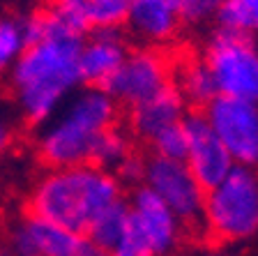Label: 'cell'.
Wrapping results in <instances>:
<instances>
[{
    "instance_id": "1",
    "label": "cell",
    "mask_w": 258,
    "mask_h": 256,
    "mask_svg": "<svg viewBox=\"0 0 258 256\" xmlns=\"http://www.w3.org/2000/svg\"><path fill=\"white\" fill-rule=\"evenodd\" d=\"M42 12V37L26 48L7 74L12 97L28 125L42 127L62 109L76 85H81L79 54L86 35Z\"/></svg>"
},
{
    "instance_id": "2",
    "label": "cell",
    "mask_w": 258,
    "mask_h": 256,
    "mask_svg": "<svg viewBox=\"0 0 258 256\" xmlns=\"http://www.w3.org/2000/svg\"><path fill=\"white\" fill-rule=\"evenodd\" d=\"M122 201L115 173L92 164L46 169L28 196V213L86 235L88 226L108 206Z\"/></svg>"
},
{
    "instance_id": "3",
    "label": "cell",
    "mask_w": 258,
    "mask_h": 256,
    "mask_svg": "<svg viewBox=\"0 0 258 256\" xmlns=\"http://www.w3.org/2000/svg\"><path fill=\"white\" fill-rule=\"evenodd\" d=\"M120 104L104 88H83L39 127L37 157L46 169L88 164L95 139L115 127Z\"/></svg>"
},
{
    "instance_id": "4",
    "label": "cell",
    "mask_w": 258,
    "mask_h": 256,
    "mask_svg": "<svg viewBox=\"0 0 258 256\" xmlns=\"http://www.w3.org/2000/svg\"><path fill=\"white\" fill-rule=\"evenodd\" d=\"M203 229L221 242L247 240L258 231V176L235 166L205 194Z\"/></svg>"
},
{
    "instance_id": "5",
    "label": "cell",
    "mask_w": 258,
    "mask_h": 256,
    "mask_svg": "<svg viewBox=\"0 0 258 256\" xmlns=\"http://www.w3.org/2000/svg\"><path fill=\"white\" fill-rule=\"evenodd\" d=\"M221 97L258 101V44L253 35H237L217 28L203 54Z\"/></svg>"
},
{
    "instance_id": "6",
    "label": "cell",
    "mask_w": 258,
    "mask_h": 256,
    "mask_svg": "<svg viewBox=\"0 0 258 256\" xmlns=\"http://www.w3.org/2000/svg\"><path fill=\"white\" fill-rule=\"evenodd\" d=\"M210 127L215 129L235 166H258V101L215 97L203 109Z\"/></svg>"
},
{
    "instance_id": "7",
    "label": "cell",
    "mask_w": 258,
    "mask_h": 256,
    "mask_svg": "<svg viewBox=\"0 0 258 256\" xmlns=\"http://www.w3.org/2000/svg\"><path fill=\"white\" fill-rule=\"evenodd\" d=\"M143 185L166 203L182 226L203 224L205 194L208 192L199 185V180L194 178V173L184 162L152 155L150 160H145Z\"/></svg>"
},
{
    "instance_id": "8",
    "label": "cell",
    "mask_w": 258,
    "mask_h": 256,
    "mask_svg": "<svg viewBox=\"0 0 258 256\" xmlns=\"http://www.w3.org/2000/svg\"><path fill=\"white\" fill-rule=\"evenodd\" d=\"M173 83V70L166 54L155 46H141L129 51L120 70L111 76L104 90L120 107L134 109Z\"/></svg>"
},
{
    "instance_id": "9",
    "label": "cell",
    "mask_w": 258,
    "mask_h": 256,
    "mask_svg": "<svg viewBox=\"0 0 258 256\" xmlns=\"http://www.w3.org/2000/svg\"><path fill=\"white\" fill-rule=\"evenodd\" d=\"M182 127L187 132V157L184 164L199 180L205 192L217 187L233 169L235 162L219 141L215 129L210 127L203 111H191L184 116Z\"/></svg>"
},
{
    "instance_id": "10",
    "label": "cell",
    "mask_w": 258,
    "mask_h": 256,
    "mask_svg": "<svg viewBox=\"0 0 258 256\" xmlns=\"http://www.w3.org/2000/svg\"><path fill=\"white\" fill-rule=\"evenodd\" d=\"M129 206V229L148 245L155 256H171L180 242L182 224L152 189L139 185L132 194Z\"/></svg>"
},
{
    "instance_id": "11",
    "label": "cell",
    "mask_w": 258,
    "mask_h": 256,
    "mask_svg": "<svg viewBox=\"0 0 258 256\" xmlns=\"http://www.w3.org/2000/svg\"><path fill=\"white\" fill-rule=\"evenodd\" d=\"M83 235L26 213L7 231V249L14 256H76Z\"/></svg>"
},
{
    "instance_id": "12",
    "label": "cell",
    "mask_w": 258,
    "mask_h": 256,
    "mask_svg": "<svg viewBox=\"0 0 258 256\" xmlns=\"http://www.w3.org/2000/svg\"><path fill=\"white\" fill-rule=\"evenodd\" d=\"M129 48L122 30H90L79 54V74L86 88H104L120 70Z\"/></svg>"
},
{
    "instance_id": "13",
    "label": "cell",
    "mask_w": 258,
    "mask_h": 256,
    "mask_svg": "<svg viewBox=\"0 0 258 256\" xmlns=\"http://www.w3.org/2000/svg\"><path fill=\"white\" fill-rule=\"evenodd\" d=\"M180 26V0H132L127 28L148 46L173 39Z\"/></svg>"
},
{
    "instance_id": "14",
    "label": "cell",
    "mask_w": 258,
    "mask_h": 256,
    "mask_svg": "<svg viewBox=\"0 0 258 256\" xmlns=\"http://www.w3.org/2000/svg\"><path fill=\"white\" fill-rule=\"evenodd\" d=\"M184 116H187V104L175 85L168 83L164 90L152 95L150 99L129 109V127H132V134L150 143L166 127L182 123Z\"/></svg>"
},
{
    "instance_id": "15",
    "label": "cell",
    "mask_w": 258,
    "mask_h": 256,
    "mask_svg": "<svg viewBox=\"0 0 258 256\" xmlns=\"http://www.w3.org/2000/svg\"><path fill=\"white\" fill-rule=\"evenodd\" d=\"M173 85L182 95L184 104H189L194 109H205L215 97H219L215 76H212V72H210V67L205 65L203 58L184 60L177 67Z\"/></svg>"
},
{
    "instance_id": "16",
    "label": "cell",
    "mask_w": 258,
    "mask_h": 256,
    "mask_svg": "<svg viewBox=\"0 0 258 256\" xmlns=\"http://www.w3.org/2000/svg\"><path fill=\"white\" fill-rule=\"evenodd\" d=\"M127 226H129V206L122 198V201L108 206L106 210H102L92 219V224L86 231V238L92 240L95 245L104 247L106 251H111L120 242V238L127 233Z\"/></svg>"
},
{
    "instance_id": "17",
    "label": "cell",
    "mask_w": 258,
    "mask_h": 256,
    "mask_svg": "<svg viewBox=\"0 0 258 256\" xmlns=\"http://www.w3.org/2000/svg\"><path fill=\"white\" fill-rule=\"evenodd\" d=\"M132 152H134V150H132V139H129V134L115 125V127L102 132L95 139L88 164L113 173Z\"/></svg>"
},
{
    "instance_id": "18",
    "label": "cell",
    "mask_w": 258,
    "mask_h": 256,
    "mask_svg": "<svg viewBox=\"0 0 258 256\" xmlns=\"http://www.w3.org/2000/svg\"><path fill=\"white\" fill-rule=\"evenodd\" d=\"M28 48L23 16H0V79L12 72L21 54Z\"/></svg>"
},
{
    "instance_id": "19",
    "label": "cell",
    "mask_w": 258,
    "mask_h": 256,
    "mask_svg": "<svg viewBox=\"0 0 258 256\" xmlns=\"http://www.w3.org/2000/svg\"><path fill=\"white\" fill-rule=\"evenodd\" d=\"M132 0H88V30H120L127 26Z\"/></svg>"
},
{
    "instance_id": "20",
    "label": "cell",
    "mask_w": 258,
    "mask_h": 256,
    "mask_svg": "<svg viewBox=\"0 0 258 256\" xmlns=\"http://www.w3.org/2000/svg\"><path fill=\"white\" fill-rule=\"evenodd\" d=\"M217 28L226 32H237V35H251L256 32V21H253L251 12L242 5L240 0H226L221 10L215 16Z\"/></svg>"
},
{
    "instance_id": "21",
    "label": "cell",
    "mask_w": 258,
    "mask_h": 256,
    "mask_svg": "<svg viewBox=\"0 0 258 256\" xmlns=\"http://www.w3.org/2000/svg\"><path fill=\"white\" fill-rule=\"evenodd\" d=\"M150 145L155 150V157L184 162V157H187V132H184L182 123L171 125L164 132H159L150 141Z\"/></svg>"
},
{
    "instance_id": "22",
    "label": "cell",
    "mask_w": 258,
    "mask_h": 256,
    "mask_svg": "<svg viewBox=\"0 0 258 256\" xmlns=\"http://www.w3.org/2000/svg\"><path fill=\"white\" fill-rule=\"evenodd\" d=\"M86 5H88V0H48V5L44 10L48 14H53L70 30L79 32V35H86L88 32Z\"/></svg>"
},
{
    "instance_id": "23",
    "label": "cell",
    "mask_w": 258,
    "mask_h": 256,
    "mask_svg": "<svg viewBox=\"0 0 258 256\" xmlns=\"http://www.w3.org/2000/svg\"><path fill=\"white\" fill-rule=\"evenodd\" d=\"M226 0H180V21L184 26H203L215 21Z\"/></svg>"
},
{
    "instance_id": "24",
    "label": "cell",
    "mask_w": 258,
    "mask_h": 256,
    "mask_svg": "<svg viewBox=\"0 0 258 256\" xmlns=\"http://www.w3.org/2000/svg\"><path fill=\"white\" fill-rule=\"evenodd\" d=\"M113 173H115V178L120 180V185H124V182H129V185H143L145 160L139 157L136 152H132V155H129L118 169L113 171Z\"/></svg>"
},
{
    "instance_id": "25",
    "label": "cell",
    "mask_w": 258,
    "mask_h": 256,
    "mask_svg": "<svg viewBox=\"0 0 258 256\" xmlns=\"http://www.w3.org/2000/svg\"><path fill=\"white\" fill-rule=\"evenodd\" d=\"M108 256H155V254H152V251L148 249V245L127 226V233L120 238L118 245L108 251Z\"/></svg>"
},
{
    "instance_id": "26",
    "label": "cell",
    "mask_w": 258,
    "mask_h": 256,
    "mask_svg": "<svg viewBox=\"0 0 258 256\" xmlns=\"http://www.w3.org/2000/svg\"><path fill=\"white\" fill-rule=\"evenodd\" d=\"M12 141H14V127L10 125V120H7V118L0 116V157L10 150Z\"/></svg>"
},
{
    "instance_id": "27",
    "label": "cell",
    "mask_w": 258,
    "mask_h": 256,
    "mask_svg": "<svg viewBox=\"0 0 258 256\" xmlns=\"http://www.w3.org/2000/svg\"><path fill=\"white\" fill-rule=\"evenodd\" d=\"M242 5L247 7L249 12H251V16H253V21H256V28H258V0H240Z\"/></svg>"
},
{
    "instance_id": "28",
    "label": "cell",
    "mask_w": 258,
    "mask_h": 256,
    "mask_svg": "<svg viewBox=\"0 0 258 256\" xmlns=\"http://www.w3.org/2000/svg\"><path fill=\"white\" fill-rule=\"evenodd\" d=\"M0 256H14V254H12L7 247H0Z\"/></svg>"
},
{
    "instance_id": "29",
    "label": "cell",
    "mask_w": 258,
    "mask_h": 256,
    "mask_svg": "<svg viewBox=\"0 0 258 256\" xmlns=\"http://www.w3.org/2000/svg\"><path fill=\"white\" fill-rule=\"evenodd\" d=\"M212 256H221V254H212Z\"/></svg>"
}]
</instances>
